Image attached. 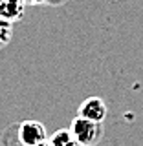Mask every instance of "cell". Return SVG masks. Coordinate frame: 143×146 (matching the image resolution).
<instances>
[{"label":"cell","mask_w":143,"mask_h":146,"mask_svg":"<svg viewBox=\"0 0 143 146\" xmlns=\"http://www.w3.org/2000/svg\"><path fill=\"white\" fill-rule=\"evenodd\" d=\"M70 131L81 146H95L101 141V137H103V124L77 115L72 121Z\"/></svg>","instance_id":"1"},{"label":"cell","mask_w":143,"mask_h":146,"mask_svg":"<svg viewBox=\"0 0 143 146\" xmlns=\"http://www.w3.org/2000/svg\"><path fill=\"white\" fill-rule=\"evenodd\" d=\"M17 139L22 146H35V144L46 141L48 135H46L44 124H40L39 121H26L18 126Z\"/></svg>","instance_id":"2"},{"label":"cell","mask_w":143,"mask_h":146,"mask_svg":"<svg viewBox=\"0 0 143 146\" xmlns=\"http://www.w3.org/2000/svg\"><path fill=\"white\" fill-rule=\"evenodd\" d=\"M107 104L101 97H88L83 100V104L79 106V111L77 115L83 117V119H88V121H94V122H101L107 119Z\"/></svg>","instance_id":"3"},{"label":"cell","mask_w":143,"mask_h":146,"mask_svg":"<svg viewBox=\"0 0 143 146\" xmlns=\"http://www.w3.org/2000/svg\"><path fill=\"white\" fill-rule=\"evenodd\" d=\"M26 7V0H4L0 6V17L6 18L7 22H15L22 18Z\"/></svg>","instance_id":"4"},{"label":"cell","mask_w":143,"mask_h":146,"mask_svg":"<svg viewBox=\"0 0 143 146\" xmlns=\"http://www.w3.org/2000/svg\"><path fill=\"white\" fill-rule=\"evenodd\" d=\"M48 141H50V146H81L70 130H57Z\"/></svg>","instance_id":"5"},{"label":"cell","mask_w":143,"mask_h":146,"mask_svg":"<svg viewBox=\"0 0 143 146\" xmlns=\"http://www.w3.org/2000/svg\"><path fill=\"white\" fill-rule=\"evenodd\" d=\"M11 35H13V26L11 22H7L6 18L0 17V46L7 44L11 40Z\"/></svg>","instance_id":"6"},{"label":"cell","mask_w":143,"mask_h":146,"mask_svg":"<svg viewBox=\"0 0 143 146\" xmlns=\"http://www.w3.org/2000/svg\"><path fill=\"white\" fill-rule=\"evenodd\" d=\"M35 146H50V141L46 139V141H42V143H39V144H35Z\"/></svg>","instance_id":"7"},{"label":"cell","mask_w":143,"mask_h":146,"mask_svg":"<svg viewBox=\"0 0 143 146\" xmlns=\"http://www.w3.org/2000/svg\"><path fill=\"white\" fill-rule=\"evenodd\" d=\"M26 2H33V4H42V2H46V0H26Z\"/></svg>","instance_id":"8"},{"label":"cell","mask_w":143,"mask_h":146,"mask_svg":"<svg viewBox=\"0 0 143 146\" xmlns=\"http://www.w3.org/2000/svg\"><path fill=\"white\" fill-rule=\"evenodd\" d=\"M2 2H4V0H0V6H2Z\"/></svg>","instance_id":"9"}]
</instances>
